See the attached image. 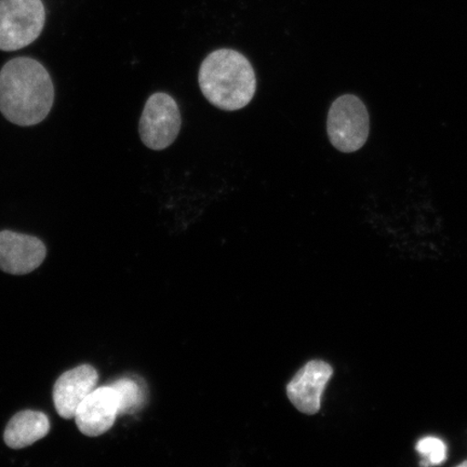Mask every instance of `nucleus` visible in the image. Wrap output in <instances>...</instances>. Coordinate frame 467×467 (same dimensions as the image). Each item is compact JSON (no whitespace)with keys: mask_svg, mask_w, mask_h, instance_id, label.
<instances>
[{"mask_svg":"<svg viewBox=\"0 0 467 467\" xmlns=\"http://www.w3.org/2000/svg\"><path fill=\"white\" fill-rule=\"evenodd\" d=\"M55 87L42 63L20 57L0 69V112L21 127L38 125L49 115Z\"/></svg>","mask_w":467,"mask_h":467,"instance_id":"obj_1","label":"nucleus"},{"mask_svg":"<svg viewBox=\"0 0 467 467\" xmlns=\"http://www.w3.org/2000/svg\"><path fill=\"white\" fill-rule=\"evenodd\" d=\"M198 83L204 98L222 110L246 108L256 91V78L248 58L236 50L219 49L202 63Z\"/></svg>","mask_w":467,"mask_h":467,"instance_id":"obj_2","label":"nucleus"},{"mask_svg":"<svg viewBox=\"0 0 467 467\" xmlns=\"http://www.w3.org/2000/svg\"><path fill=\"white\" fill-rule=\"evenodd\" d=\"M45 22L42 0H0V50L16 51L33 44Z\"/></svg>","mask_w":467,"mask_h":467,"instance_id":"obj_3","label":"nucleus"},{"mask_svg":"<svg viewBox=\"0 0 467 467\" xmlns=\"http://www.w3.org/2000/svg\"><path fill=\"white\" fill-rule=\"evenodd\" d=\"M332 145L342 153H354L366 144L370 132L369 113L358 96L344 95L332 103L327 119Z\"/></svg>","mask_w":467,"mask_h":467,"instance_id":"obj_4","label":"nucleus"},{"mask_svg":"<svg viewBox=\"0 0 467 467\" xmlns=\"http://www.w3.org/2000/svg\"><path fill=\"white\" fill-rule=\"evenodd\" d=\"M181 125L182 119L177 102L165 92H156L145 103L140 119V137L146 148L166 150L178 138Z\"/></svg>","mask_w":467,"mask_h":467,"instance_id":"obj_5","label":"nucleus"},{"mask_svg":"<svg viewBox=\"0 0 467 467\" xmlns=\"http://www.w3.org/2000/svg\"><path fill=\"white\" fill-rule=\"evenodd\" d=\"M119 416V397L109 385L92 390L75 413V421L80 433L98 437L113 428Z\"/></svg>","mask_w":467,"mask_h":467,"instance_id":"obj_6","label":"nucleus"},{"mask_svg":"<svg viewBox=\"0 0 467 467\" xmlns=\"http://www.w3.org/2000/svg\"><path fill=\"white\" fill-rule=\"evenodd\" d=\"M46 254L45 244L39 238L0 232V270L11 275H26L42 265Z\"/></svg>","mask_w":467,"mask_h":467,"instance_id":"obj_7","label":"nucleus"},{"mask_svg":"<svg viewBox=\"0 0 467 467\" xmlns=\"http://www.w3.org/2000/svg\"><path fill=\"white\" fill-rule=\"evenodd\" d=\"M332 373V367L321 360L309 361L296 373L288 384L287 395L297 410L309 416L320 410L321 397Z\"/></svg>","mask_w":467,"mask_h":467,"instance_id":"obj_8","label":"nucleus"},{"mask_svg":"<svg viewBox=\"0 0 467 467\" xmlns=\"http://www.w3.org/2000/svg\"><path fill=\"white\" fill-rule=\"evenodd\" d=\"M98 379V372L90 365H81L64 372L54 388V401L58 416L73 419L81 402L97 389Z\"/></svg>","mask_w":467,"mask_h":467,"instance_id":"obj_9","label":"nucleus"},{"mask_svg":"<svg viewBox=\"0 0 467 467\" xmlns=\"http://www.w3.org/2000/svg\"><path fill=\"white\" fill-rule=\"evenodd\" d=\"M50 421L45 413L26 410L16 413L5 430L4 441L11 449H23L48 435Z\"/></svg>","mask_w":467,"mask_h":467,"instance_id":"obj_10","label":"nucleus"},{"mask_svg":"<svg viewBox=\"0 0 467 467\" xmlns=\"http://www.w3.org/2000/svg\"><path fill=\"white\" fill-rule=\"evenodd\" d=\"M119 397V416L132 414L141 409L144 402V394L136 381L130 379H121L110 384Z\"/></svg>","mask_w":467,"mask_h":467,"instance_id":"obj_11","label":"nucleus"},{"mask_svg":"<svg viewBox=\"0 0 467 467\" xmlns=\"http://www.w3.org/2000/svg\"><path fill=\"white\" fill-rule=\"evenodd\" d=\"M417 451L426 460L421 462V465H438L445 462L447 459V446L436 437L422 438L417 443Z\"/></svg>","mask_w":467,"mask_h":467,"instance_id":"obj_12","label":"nucleus"},{"mask_svg":"<svg viewBox=\"0 0 467 467\" xmlns=\"http://www.w3.org/2000/svg\"><path fill=\"white\" fill-rule=\"evenodd\" d=\"M459 466L467 467V461H465L463 463H461Z\"/></svg>","mask_w":467,"mask_h":467,"instance_id":"obj_13","label":"nucleus"}]
</instances>
